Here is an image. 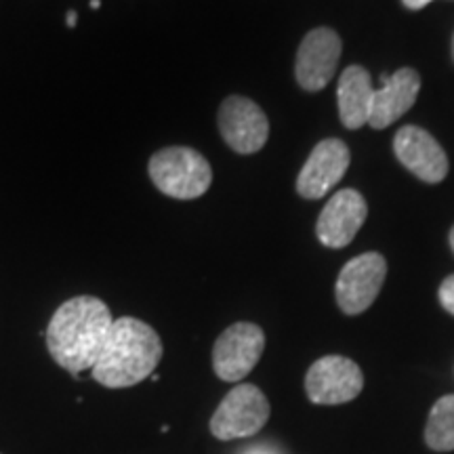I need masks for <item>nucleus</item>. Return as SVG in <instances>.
I'll list each match as a JSON object with an SVG mask.
<instances>
[{
  "label": "nucleus",
  "instance_id": "nucleus-1",
  "mask_svg": "<svg viewBox=\"0 0 454 454\" xmlns=\"http://www.w3.org/2000/svg\"><path fill=\"white\" fill-rule=\"evenodd\" d=\"M112 325V311L101 299L81 294L66 301L49 322V354L74 377L93 371Z\"/></svg>",
  "mask_w": 454,
  "mask_h": 454
},
{
  "label": "nucleus",
  "instance_id": "nucleus-2",
  "mask_svg": "<svg viewBox=\"0 0 454 454\" xmlns=\"http://www.w3.org/2000/svg\"><path fill=\"white\" fill-rule=\"evenodd\" d=\"M162 351V340L150 325L137 317H118L90 374L107 389L133 387L154 374Z\"/></svg>",
  "mask_w": 454,
  "mask_h": 454
},
{
  "label": "nucleus",
  "instance_id": "nucleus-3",
  "mask_svg": "<svg viewBox=\"0 0 454 454\" xmlns=\"http://www.w3.org/2000/svg\"><path fill=\"white\" fill-rule=\"evenodd\" d=\"M147 173L164 196L194 200L211 187L213 170L207 158L192 147H164L150 158Z\"/></svg>",
  "mask_w": 454,
  "mask_h": 454
},
{
  "label": "nucleus",
  "instance_id": "nucleus-4",
  "mask_svg": "<svg viewBox=\"0 0 454 454\" xmlns=\"http://www.w3.org/2000/svg\"><path fill=\"white\" fill-rule=\"evenodd\" d=\"M270 419V402L257 385H236L223 397L211 419V431L217 440H238L259 434Z\"/></svg>",
  "mask_w": 454,
  "mask_h": 454
},
{
  "label": "nucleus",
  "instance_id": "nucleus-5",
  "mask_svg": "<svg viewBox=\"0 0 454 454\" xmlns=\"http://www.w3.org/2000/svg\"><path fill=\"white\" fill-rule=\"evenodd\" d=\"M265 349V334L251 322H236L213 348V368L221 381H242L257 366Z\"/></svg>",
  "mask_w": 454,
  "mask_h": 454
},
{
  "label": "nucleus",
  "instance_id": "nucleus-6",
  "mask_svg": "<svg viewBox=\"0 0 454 454\" xmlns=\"http://www.w3.org/2000/svg\"><path fill=\"white\" fill-rule=\"evenodd\" d=\"M364 387L360 366L343 356H325L314 362L305 377V391L314 404L337 406L351 402Z\"/></svg>",
  "mask_w": 454,
  "mask_h": 454
},
{
  "label": "nucleus",
  "instance_id": "nucleus-7",
  "mask_svg": "<svg viewBox=\"0 0 454 454\" xmlns=\"http://www.w3.org/2000/svg\"><path fill=\"white\" fill-rule=\"evenodd\" d=\"M387 276V261L379 253H364L351 259L340 270L334 294L343 314L357 316L366 311L381 293V286Z\"/></svg>",
  "mask_w": 454,
  "mask_h": 454
},
{
  "label": "nucleus",
  "instance_id": "nucleus-8",
  "mask_svg": "<svg viewBox=\"0 0 454 454\" xmlns=\"http://www.w3.org/2000/svg\"><path fill=\"white\" fill-rule=\"evenodd\" d=\"M219 130L225 144L238 154H254L270 137V122L253 99L231 95L221 104Z\"/></svg>",
  "mask_w": 454,
  "mask_h": 454
},
{
  "label": "nucleus",
  "instance_id": "nucleus-9",
  "mask_svg": "<svg viewBox=\"0 0 454 454\" xmlns=\"http://www.w3.org/2000/svg\"><path fill=\"white\" fill-rule=\"evenodd\" d=\"M340 57V38L331 27H316L301 43L297 53V82L309 93L333 81Z\"/></svg>",
  "mask_w": 454,
  "mask_h": 454
},
{
  "label": "nucleus",
  "instance_id": "nucleus-10",
  "mask_svg": "<svg viewBox=\"0 0 454 454\" xmlns=\"http://www.w3.org/2000/svg\"><path fill=\"white\" fill-rule=\"evenodd\" d=\"M351 162L349 147L339 139L320 141L311 152L297 179V192L303 198L316 200L326 196L343 179Z\"/></svg>",
  "mask_w": 454,
  "mask_h": 454
},
{
  "label": "nucleus",
  "instance_id": "nucleus-11",
  "mask_svg": "<svg viewBox=\"0 0 454 454\" xmlns=\"http://www.w3.org/2000/svg\"><path fill=\"white\" fill-rule=\"evenodd\" d=\"M368 207L364 196L356 190H340L326 202L317 219L316 234L328 248H343L354 240L364 225Z\"/></svg>",
  "mask_w": 454,
  "mask_h": 454
},
{
  "label": "nucleus",
  "instance_id": "nucleus-12",
  "mask_svg": "<svg viewBox=\"0 0 454 454\" xmlns=\"http://www.w3.org/2000/svg\"><path fill=\"white\" fill-rule=\"evenodd\" d=\"M394 150L397 160L427 184H440L448 175L446 152L427 130L419 127L400 129L394 139Z\"/></svg>",
  "mask_w": 454,
  "mask_h": 454
},
{
  "label": "nucleus",
  "instance_id": "nucleus-13",
  "mask_svg": "<svg viewBox=\"0 0 454 454\" xmlns=\"http://www.w3.org/2000/svg\"><path fill=\"white\" fill-rule=\"evenodd\" d=\"M421 90V76L412 67H402L394 76H383V87L374 90L371 124L372 129H387L414 106Z\"/></svg>",
  "mask_w": 454,
  "mask_h": 454
},
{
  "label": "nucleus",
  "instance_id": "nucleus-14",
  "mask_svg": "<svg viewBox=\"0 0 454 454\" xmlns=\"http://www.w3.org/2000/svg\"><path fill=\"white\" fill-rule=\"evenodd\" d=\"M337 98L340 122L351 130L364 127L371 121L374 99L371 74L362 66H349L339 78Z\"/></svg>",
  "mask_w": 454,
  "mask_h": 454
},
{
  "label": "nucleus",
  "instance_id": "nucleus-15",
  "mask_svg": "<svg viewBox=\"0 0 454 454\" xmlns=\"http://www.w3.org/2000/svg\"><path fill=\"white\" fill-rule=\"evenodd\" d=\"M425 442L435 452L454 450V395L440 397L431 408Z\"/></svg>",
  "mask_w": 454,
  "mask_h": 454
},
{
  "label": "nucleus",
  "instance_id": "nucleus-16",
  "mask_svg": "<svg viewBox=\"0 0 454 454\" xmlns=\"http://www.w3.org/2000/svg\"><path fill=\"white\" fill-rule=\"evenodd\" d=\"M440 303L448 314L454 316V276H448L440 286Z\"/></svg>",
  "mask_w": 454,
  "mask_h": 454
},
{
  "label": "nucleus",
  "instance_id": "nucleus-17",
  "mask_svg": "<svg viewBox=\"0 0 454 454\" xmlns=\"http://www.w3.org/2000/svg\"><path fill=\"white\" fill-rule=\"evenodd\" d=\"M402 3H404L408 9H412V11H419V9L427 7V4L431 3V0H402Z\"/></svg>",
  "mask_w": 454,
  "mask_h": 454
},
{
  "label": "nucleus",
  "instance_id": "nucleus-18",
  "mask_svg": "<svg viewBox=\"0 0 454 454\" xmlns=\"http://www.w3.org/2000/svg\"><path fill=\"white\" fill-rule=\"evenodd\" d=\"M76 26V13L74 11H67V27Z\"/></svg>",
  "mask_w": 454,
  "mask_h": 454
},
{
  "label": "nucleus",
  "instance_id": "nucleus-19",
  "mask_svg": "<svg viewBox=\"0 0 454 454\" xmlns=\"http://www.w3.org/2000/svg\"><path fill=\"white\" fill-rule=\"evenodd\" d=\"M101 7V0H90V9H99Z\"/></svg>",
  "mask_w": 454,
  "mask_h": 454
},
{
  "label": "nucleus",
  "instance_id": "nucleus-20",
  "mask_svg": "<svg viewBox=\"0 0 454 454\" xmlns=\"http://www.w3.org/2000/svg\"><path fill=\"white\" fill-rule=\"evenodd\" d=\"M450 247H452V251H454V227L450 230Z\"/></svg>",
  "mask_w": 454,
  "mask_h": 454
},
{
  "label": "nucleus",
  "instance_id": "nucleus-21",
  "mask_svg": "<svg viewBox=\"0 0 454 454\" xmlns=\"http://www.w3.org/2000/svg\"><path fill=\"white\" fill-rule=\"evenodd\" d=\"M452 57H454V38H452Z\"/></svg>",
  "mask_w": 454,
  "mask_h": 454
},
{
  "label": "nucleus",
  "instance_id": "nucleus-22",
  "mask_svg": "<svg viewBox=\"0 0 454 454\" xmlns=\"http://www.w3.org/2000/svg\"><path fill=\"white\" fill-rule=\"evenodd\" d=\"M254 454H268V452H259V450H254Z\"/></svg>",
  "mask_w": 454,
  "mask_h": 454
}]
</instances>
